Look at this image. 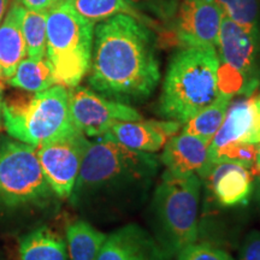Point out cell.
<instances>
[{"mask_svg": "<svg viewBox=\"0 0 260 260\" xmlns=\"http://www.w3.org/2000/svg\"><path fill=\"white\" fill-rule=\"evenodd\" d=\"M89 70L94 92L126 105L145 102L160 81L154 32L125 14L100 22L94 28Z\"/></svg>", "mask_w": 260, "mask_h": 260, "instance_id": "1", "label": "cell"}, {"mask_svg": "<svg viewBox=\"0 0 260 260\" xmlns=\"http://www.w3.org/2000/svg\"><path fill=\"white\" fill-rule=\"evenodd\" d=\"M159 168L154 154L96 138L84 154L70 200L75 206L99 203L110 216L128 217L147 200Z\"/></svg>", "mask_w": 260, "mask_h": 260, "instance_id": "2", "label": "cell"}, {"mask_svg": "<svg viewBox=\"0 0 260 260\" xmlns=\"http://www.w3.org/2000/svg\"><path fill=\"white\" fill-rule=\"evenodd\" d=\"M217 50L183 47L169 64L161 94L159 115L184 124L213 103L219 95Z\"/></svg>", "mask_w": 260, "mask_h": 260, "instance_id": "3", "label": "cell"}, {"mask_svg": "<svg viewBox=\"0 0 260 260\" xmlns=\"http://www.w3.org/2000/svg\"><path fill=\"white\" fill-rule=\"evenodd\" d=\"M200 190L201 178L197 174L177 176L168 170L155 188L151 225L153 237L170 258L197 242Z\"/></svg>", "mask_w": 260, "mask_h": 260, "instance_id": "4", "label": "cell"}, {"mask_svg": "<svg viewBox=\"0 0 260 260\" xmlns=\"http://www.w3.org/2000/svg\"><path fill=\"white\" fill-rule=\"evenodd\" d=\"M3 121L8 134L24 144L40 147L74 132L65 87L14 93L3 102Z\"/></svg>", "mask_w": 260, "mask_h": 260, "instance_id": "5", "label": "cell"}, {"mask_svg": "<svg viewBox=\"0 0 260 260\" xmlns=\"http://www.w3.org/2000/svg\"><path fill=\"white\" fill-rule=\"evenodd\" d=\"M93 41L94 23L76 11L73 0H59L48 10L46 58L57 84L79 86L89 71Z\"/></svg>", "mask_w": 260, "mask_h": 260, "instance_id": "6", "label": "cell"}, {"mask_svg": "<svg viewBox=\"0 0 260 260\" xmlns=\"http://www.w3.org/2000/svg\"><path fill=\"white\" fill-rule=\"evenodd\" d=\"M53 195L41 168L38 147L18 140L0 144V204L8 207L41 205Z\"/></svg>", "mask_w": 260, "mask_h": 260, "instance_id": "7", "label": "cell"}, {"mask_svg": "<svg viewBox=\"0 0 260 260\" xmlns=\"http://www.w3.org/2000/svg\"><path fill=\"white\" fill-rule=\"evenodd\" d=\"M219 67L232 71L243 83V94L252 95L260 82V31L235 23L225 15L220 25Z\"/></svg>", "mask_w": 260, "mask_h": 260, "instance_id": "8", "label": "cell"}, {"mask_svg": "<svg viewBox=\"0 0 260 260\" xmlns=\"http://www.w3.org/2000/svg\"><path fill=\"white\" fill-rule=\"evenodd\" d=\"M90 141L79 129L38 147L45 177L56 197L68 199L73 193L81 164Z\"/></svg>", "mask_w": 260, "mask_h": 260, "instance_id": "9", "label": "cell"}, {"mask_svg": "<svg viewBox=\"0 0 260 260\" xmlns=\"http://www.w3.org/2000/svg\"><path fill=\"white\" fill-rule=\"evenodd\" d=\"M68 95L73 124L88 138H100L118 121L142 119L134 107L107 99L86 87H73Z\"/></svg>", "mask_w": 260, "mask_h": 260, "instance_id": "10", "label": "cell"}, {"mask_svg": "<svg viewBox=\"0 0 260 260\" xmlns=\"http://www.w3.org/2000/svg\"><path fill=\"white\" fill-rule=\"evenodd\" d=\"M175 17V35L182 46L217 50L224 17L217 0H181Z\"/></svg>", "mask_w": 260, "mask_h": 260, "instance_id": "11", "label": "cell"}, {"mask_svg": "<svg viewBox=\"0 0 260 260\" xmlns=\"http://www.w3.org/2000/svg\"><path fill=\"white\" fill-rule=\"evenodd\" d=\"M235 142L254 145L260 142V103L258 96H248L236 100L233 104L230 103L222 125L210 144L209 165L220 149Z\"/></svg>", "mask_w": 260, "mask_h": 260, "instance_id": "12", "label": "cell"}, {"mask_svg": "<svg viewBox=\"0 0 260 260\" xmlns=\"http://www.w3.org/2000/svg\"><path fill=\"white\" fill-rule=\"evenodd\" d=\"M200 178L206 181L217 203L234 207L248 203L253 191L251 169L232 159H218L209 165Z\"/></svg>", "mask_w": 260, "mask_h": 260, "instance_id": "13", "label": "cell"}, {"mask_svg": "<svg viewBox=\"0 0 260 260\" xmlns=\"http://www.w3.org/2000/svg\"><path fill=\"white\" fill-rule=\"evenodd\" d=\"M96 260H171L152 234L135 223L106 237Z\"/></svg>", "mask_w": 260, "mask_h": 260, "instance_id": "14", "label": "cell"}, {"mask_svg": "<svg viewBox=\"0 0 260 260\" xmlns=\"http://www.w3.org/2000/svg\"><path fill=\"white\" fill-rule=\"evenodd\" d=\"M181 123L175 121H133L113 123L100 138L111 140L134 151L154 153L164 147L168 140L176 135Z\"/></svg>", "mask_w": 260, "mask_h": 260, "instance_id": "15", "label": "cell"}, {"mask_svg": "<svg viewBox=\"0 0 260 260\" xmlns=\"http://www.w3.org/2000/svg\"><path fill=\"white\" fill-rule=\"evenodd\" d=\"M209 147L210 142L182 132L168 140L160 161L177 176L197 174L201 177L209 167Z\"/></svg>", "mask_w": 260, "mask_h": 260, "instance_id": "16", "label": "cell"}, {"mask_svg": "<svg viewBox=\"0 0 260 260\" xmlns=\"http://www.w3.org/2000/svg\"><path fill=\"white\" fill-rule=\"evenodd\" d=\"M24 8L14 2L0 24V81L14 76L18 64L27 56V46L22 31Z\"/></svg>", "mask_w": 260, "mask_h": 260, "instance_id": "17", "label": "cell"}, {"mask_svg": "<svg viewBox=\"0 0 260 260\" xmlns=\"http://www.w3.org/2000/svg\"><path fill=\"white\" fill-rule=\"evenodd\" d=\"M19 260H68L67 243L51 228H38L19 241Z\"/></svg>", "mask_w": 260, "mask_h": 260, "instance_id": "18", "label": "cell"}, {"mask_svg": "<svg viewBox=\"0 0 260 260\" xmlns=\"http://www.w3.org/2000/svg\"><path fill=\"white\" fill-rule=\"evenodd\" d=\"M106 235L86 220H76L67 228L69 260H96Z\"/></svg>", "mask_w": 260, "mask_h": 260, "instance_id": "19", "label": "cell"}, {"mask_svg": "<svg viewBox=\"0 0 260 260\" xmlns=\"http://www.w3.org/2000/svg\"><path fill=\"white\" fill-rule=\"evenodd\" d=\"M8 82L15 88L29 93L42 92L57 84L53 69L47 58L39 60L24 58L18 64L14 76Z\"/></svg>", "mask_w": 260, "mask_h": 260, "instance_id": "20", "label": "cell"}, {"mask_svg": "<svg viewBox=\"0 0 260 260\" xmlns=\"http://www.w3.org/2000/svg\"><path fill=\"white\" fill-rule=\"evenodd\" d=\"M232 99L233 96L229 94L219 93L213 103H211L209 106L198 112L193 118L184 123V128L182 132L203 139L211 144L213 136L217 134L222 125Z\"/></svg>", "mask_w": 260, "mask_h": 260, "instance_id": "21", "label": "cell"}, {"mask_svg": "<svg viewBox=\"0 0 260 260\" xmlns=\"http://www.w3.org/2000/svg\"><path fill=\"white\" fill-rule=\"evenodd\" d=\"M48 11L24 10L22 31L27 46V54L31 59L46 58V28Z\"/></svg>", "mask_w": 260, "mask_h": 260, "instance_id": "22", "label": "cell"}, {"mask_svg": "<svg viewBox=\"0 0 260 260\" xmlns=\"http://www.w3.org/2000/svg\"><path fill=\"white\" fill-rule=\"evenodd\" d=\"M73 4L81 16L93 23L103 22L119 14L130 15L138 19L142 18L125 0H73Z\"/></svg>", "mask_w": 260, "mask_h": 260, "instance_id": "23", "label": "cell"}, {"mask_svg": "<svg viewBox=\"0 0 260 260\" xmlns=\"http://www.w3.org/2000/svg\"><path fill=\"white\" fill-rule=\"evenodd\" d=\"M224 15L242 27L259 30L258 0H217Z\"/></svg>", "mask_w": 260, "mask_h": 260, "instance_id": "24", "label": "cell"}, {"mask_svg": "<svg viewBox=\"0 0 260 260\" xmlns=\"http://www.w3.org/2000/svg\"><path fill=\"white\" fill-rule=\"evenodd\" d=\"M142 18L168 22L175 17L181 0H125Z\"/></svg>", "mask_w": 260, "mask_h": 260, "instance_id": "25", "label": "cell"}, {"mask_svg": "<svg viewBox=\"0 0 260 260\" xmlns=\"http://www.w3.org/2000/svg\"><path fill=\"white\" fill-rule=\"evenodd\" d=\"M176 260H235L229 253L210 243H193L176 256Z\"/></svg>", "mask_w": 260, "mask_h": 260, "instance_id": "26", "label": "cell"}, {"mask_svg": "<svg viewBox=\"0 0 260 260\" xmlns=\"http://www.w3.org/2000/svg\"><path fill=\"white\" fill-rule=\"evenodd\" d=\"M255 157H256V145L245 144V142H235V144H230L220 149L218 153H217L216 158H214L212 161L218 160V159H224V158L232 159V160L240 161L242 162V164H245L247 168L252 169V167L255 162Z\"/></svg>", "mask_w": 260, "mask_h": 260, "instance_id": "27", "label": "cell"}, {"mask_svg": "<svg viewBox=\"0 0 260 260\" xmlns=\"http://www.w3.org/2000/svg\"><path fill=\"white\" fill-rule=\"evenodd\" d=\"M239 260H260V232L252 230L243 239Z\"/></svg>", "mask_w": 260, "mask_h": 260, "instance_id": "28", "label": "cell"}, {"mask_svg": "<svg viewBox=\"0 0 260 260\" xmlns=\"http://www.w3.org/2000/svg\"><path fill=\"white\" fill-rule=\"evenodd\" d=\"M14 2L22 5L27 10H32V11H48L59 0H14Z\"/></svg>", "mask_w": 260, "mask_h": 260, "instance_id": "29", "label": "cell"}, {"mask_svg": "<svg viewBox=\"0 0 260 260\" xmlns=\"http://www.w3.org/2000/svg\"><path fill=\"white\" fill-rule=\"evenodd\" d=\"M253 176L260 177V142L256 144V157H255V162L251 169Z\"/></svg>", "mask_w": 260, "mask_h": 260, "instance_id": "30", "label": "cell"}, {"mask_svg": "<svg viewBox=\"0 0 260 260\" xmlns=\"http://www.w3.org/2000/svg\"><path fill=\"white\" fill-rule=\"evenodd\" d=\"M9 3H10V0H0V23H2V21L4 19L6 11H8Z\"/></svg>", "mask_w": 260, "mask_h": 260, "instance_id": "31", "label": "cell"}, {"mask_svg": "<svg viewBox=\"0 0 260 260\" xmlns=\"http://www.w3.org/2000/svg\"><path fill=\"white\" fill-rule=\"evenodd\" d=\"M3 102H4V99H3V86L0 83V123H2L3 117Z\"/></svg>", "mask_w": 260, "mask_h": 260, "instance_id": "32", "label": "cell"}, {"mask_svg": "<svg viewBox=\"0 0 260 260\" xmlns=\"http://www.w3.org/2000/svg\"><path fill=\"white\" fill-rule=\"evenodd\" d=\"M258 100H259V103H260V95L258 96Z\"/></svg>", "mask_w": 260, "mask_h": 260, "instance_id": "33", "label": "cell"}]
</instances>
